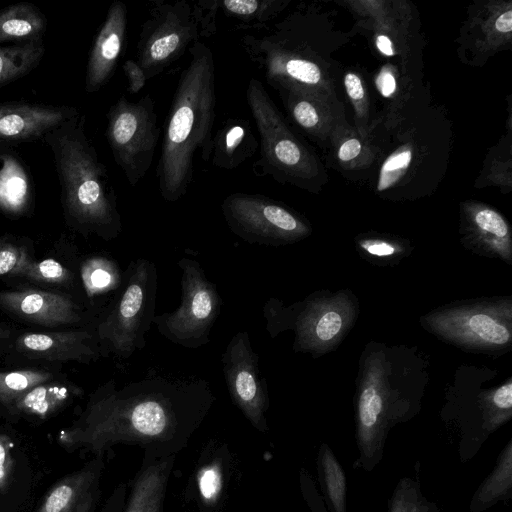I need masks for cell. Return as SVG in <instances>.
<instances>
[{
    "label": "cell",
    "mask_w": 512,
    "mask_h": 512,
    "mask_svg": "<svg viewBox=\"0 0 512 512\" xmlns=\"http://www.w3.org/2000/svg\"><path fill=\"white\" fill-rule=\"evenodd\" d=\"M216 396L202 378L153 374L118 386L113 379L89 395L84 409L56 440L72 453L103 455L117 444L137 445L145 456L176 455L209 413Z\"/></svg>",
    "instance_id": "cell-1"
},
{
    "label": "cell",
    "mask_w": 512,
    "mask_h": 512,
    "mask_svg": "<svg viewBox=\"0 0 512 512\" xmlns=\"http://www.w3.org/2000/svg\"><path fill=\"white\" fill-rule=\"evenodd\" d=\"M190 61L181 72L164 125L157 165L160 195L167 202L183 198L193 179L194 155L210 160L216 116L215 62L201 41L188 49Z\"/></svg>",
    "instance_id": "cell-2"
},
{
    "label": "cell",
    "mask_w": 512,
    "mask_h": 512,
    "mask_svg": "<svg viewBox=\"0 0 512 512\" xmlns=\"http://www.w3.org/2000/svg\"><path fill=\"white\" fill-rule=\"evenodd\" d=\"M86 117L79 111L47 132L61 188L67 225L84 236L106 241L122 232L117 196L106 166L86 134Z\"/></svg>",
    "instance_id": "cell-3"
},
{
    "label": "cell",
    "mask_w": 512,
    "mask_h": 512,
    "mask_svg": "<svg viewBox=\"0 0 512 512\" xmlns=\"http://www.w3.org/2000/svg\"><path fill=\"white\" fill-rule=\"evenodd\" d=\"M157 267L146 258L130 261L114 297L96 325L103 355L127 359L146 345L156 315Z\"/></svg>",
    "instance_id": "cell-4"
},
{
    "label": "cell",
    "mask_w": 512,
    "mask_h": 512,
    "mask_svg": "<svg viewBox=\"0 0 512 512\" xmlns=\"http://www.w3.org/2000/svg\"><path fill=\"white\" fill-rule=\"evenodd\" d=\"M246 100L259 134V157L253 163L258 177L268 176L280 184L312 189L318 173L313 154L292 131L262 82L251 78Z\"/></svg>",
    "instance_id": "cell-5"
},
{
    "label": "cell",
    "mask_w": 512,
    "mask_h": 512,
    "mask_svg": "<svg viewBox=\"0 0 512 512\" xmlns=\"http://www.w3.org/2000/svg\"><path fill=\"white\" fill-rule=\"evenodd\" d=\"M177 264L181 269V303L172 312L155 315L153 324L170 342L197 349L210 341L223 300L197 260L182 257Z\"/></svg>",
    "instance_id": "cell-6"
},
{
    "label": "cell",
    "mask_w": 512,
    "mask_h": 512,
    "mask_svg": "<svg viewBox=\"0 0 512 512\" xmlns=\"http://www.w3.org/2000/svg\"><path fill=\"white\" fill-rule=\"evenodd\" d=\"M160 132L155 101L149 94L136 102L122 95L109 108L106 138L130 186H136L150 169Z\"/></svg>",
    "instance_id": "cell-7"
},
{
    "label": "cell",
    "mask_w": 512,
    "mask_h": 512,
    "mask_svg": "<svg viewBox=\"0 0 512 512\" xmlns=\"http://www.w3.org/2000/svg\"><path fill=\"white\" fill-rule=\"evenodd\" d=\"M200 36L193 4L156 1L141 26L134 60L151 80L181 59Z\"/></svg>",
    "instance_id": "cell-8"
},
{
    "label": "cell",
    "mask_w": 512,
    "mask_h": 512,
    "mask_svg": "<svg viewBox=\"0 0 512 512\" xmlns=\"http://www.w3.org/2000/svg\"><path fill=\"white\" fill-rule=\"evenodd\" d=\"M221 210L231 232L249 244L282 246L310 232L298 214L262 194L231 193L224 198Z\"/></svg>",
    "instance_id": "cell-9"
},
{
    "label": "cell",
    "mask_w": 512,
    "mask_h": 512,
    "mask_svg": "<svg viewBox=\"0 0 512 512\" xmlns=\"http://www.w3.org/2000/svg\"><path fill=\"white\" fill-rule=\"evenodd\" d=\"M259 355L253 350L247 331L233 335L221 362L227 390L235 406L251 425L267 431L265 413L269 407L268 386L259 367Z\"/></svg>",
    "instance_id": "cell-10"
},
{
    "label": "cell",
    "mask_w": 512,
    "mask_h": 512,
    "mask_svg": "<svg viewBox=\"0 0 512 512\" xmlns=\"http://www.w3.org/2000/svg\"><path fill=\"white\" fill-rule=\"evenodd\" d=\"M8 350L21 359L61 364L90 363L103 355L96 328L30 331L14 336Z\"/></svg>",
    "instance_id": "cell-11"
},
{
    "label": "cell",
    "mask_w": 512,
    "mask_h": 512,
    "mask_svg": "<svg viewBox=\"0 0 512 512\" xmlns=\"http://www.w3.org/2000/svg\"><path fill=\"white\" fill-rule=\"evenodd\" d=\"M38 480L23 439L12 427L0 426V512H27Z\"/></svg>",
    "instance_id": "cell-12"
},
{
    "label": "cell",
    "mask_w": 512,
    "mask_h": 512,
    "mask_svg": "<svg viewBox=\"0 0 512 512\" xmlns=\"http://www.w3.org/2000/svg\"><path fill=\"white\" fill-rule=\"evenodd\" d=\"M434 331L450 341L472 348H503L510 344L511 327L496 309H453L430 320Z\"/></svg>",
    "instance_id": "cell-13"
},
{
    "label": "cell",
    "mask_w": 512,
    "mask_h": 512,
    "mask_svg": "<svg viewBox=\"0 0 512 512\" xmlns=\"http://www.w3.org/2000/svg\"><path fill=\"white\" fill-rule=\"evenodd\" d=\"M0 309L24 322L47 328L78 326L85 320L73 298L49 290H1Z\"/></svg>",
    "instance_id": "cell-14"
},
{
    "label": "cell",
    "mask_w": 512,
    "mask_h": 512,
    "mask_svg": "<svg viewBox=\"0 0 512 512\" xmlns=\"http://www.w3.org/2000/svg\"><path fill=\"white\" fill-rule=\"evenodd\" d=\"M104 471L102 455L56 480L39 500L34 512H95Z\"/></svg>",
    "instance_id": "cell-15"
},
{
    "label": "cell",
    "mask_w": 512,
    "mask_h": 512,
    "mask_svg": "<svg viewBox=\"0 0 512 512\" xmlns=\"http://www.w3.org/2000/svg\"><path fill=\"white\" fill-rule=\"evenodd\" d=\"M127 39V7L114 0L95 37L86 68L85 90L94 93L105 86L115 73Z\"/></svg>",
    "instance_id": "cell-16"
},
{
    "label": "cell",
    "mask_w": 512,
    "mask_h": 512,
    "mask_svg": "<svg viewBox=\"0 0 512 512\" xmlns=\"http://www.w3.org/2000/svg\"><path fill=\"white\" fill-rule=\"evenodd\" d=\"M78 112L70 106H51L28 102L0 105V139L29 141L42 138Z\"/></svg>",
    "instance_id": "cell-17"
},
{
    "label": "cell",
    "mask_w": 512,
    "mask_h": 512,
    "mask_svg": "<svg viewBox=\"0 0 512 512\" xmlns=\"http://www.w3.org/2000/svg\"><path fill=\"white\" fill-rule=\"evenodd\" d=\"M83 392L80 386L61 375L26 392L9 408L4 418L9 422L46 421L69 407Z\"/></svg>",
    "instance_id": "cell-18"
},
{
    "label": "cell",
    "mask_w": 512,
    "mask_h": 512,
    "mask_svg": "<svg viewBox=\"0 0 512 512\" xmlns=\"http://www.w3.org/2000/svg\"><path fill=\"white\" fill-rule=\"evenodd\" d=\"M259 141L248 119L229 117L213 134L210 160L219 169L234 170L255 155Z\"/></svg>",
    "instance_id": "cell-19"
},
{
    "label": "cell",
    "mask_w": 512,
    "mask_h": 512,
    "mask_svg": "<svg viewBox=\"0 0 512 512\" xmlns=\"http://www.w3.org/2000/svg\"><path fill=\"white\" fill-rule=\"evenodd\" d=\"M176 455L145 456L123 512H162L164 496Z\"/></svg>",
    "instance_id": "cell-20"
},
{
    "label": "cell",
    "mask_w": 512,
    "mask_h": 512,
    "mask_svg": "<svg viewBox=\"0 0 512 512\" xmlns=\"http://www.w3.org/2000/svg\"><path fill=\"white\" fill-rule=\"evenodd\" d=\"M228 450L208 447L201 456L194 476L199 512H220L228 495Z\"/></svg>",
    "instance_id": "cell-21"
},
{
    "label": "cell",
    "mask_w": 512,
    "mask_h": 512,
    "mask_svg": "<svg viewBox=\"0 0 512 512\" xmlns=\"http://www.w3.org/2000/svg\"><path fill=\"white\" fill-rule=\"evenodd\" d=\"M34 186L29 171L12 151L0 150V211L19 217L32 207Z\"/></svg>",
    "instance_id": "cell-22"
},
{
    "label": "cell",
    "mask_w": 512,
    "mask_h": 512,
    "mask_svg": "<svg viewBox=\"0 0 512 512\" xmlns=\"http://www.w3.org/2000/svg\"><path fill=\"white\" fill-rule=\"evenodd\" d=\"M472 243L481 251L511 260V232L506 220L494 209L474 205L467 213Z\"/></svg>",
    "instance_id": "cell-23"
},
{
    "label": "cell",
    "mask_w": 512,
    "mask_h": 512,
    "mask_svg": "<svg viewBox=\"0 0 512 512\" xmlns=\"http://www.w3.org/2000/svg\"><path fill=\"white\" fill-rule=\"evenodd\" d=\"M46 27L45 15L31 3L20 2L0 11V43L39 42Z\"/></svg>",
    "instance_id": "cell-24"
},
{
    "label": "cell",
    "mask_w": 512,
    "mask_h": 512,
    "mask_svg": "<svg viewBox=\"0 0 512 512\" xmlns=\"http://www.w3.org/2000/svg\"><path fill=\"white\" fill-rule=\"evenodd\" d=\"M288 3L284 0H223L220 2V9L226 17L237 20L241 28L259 32L269 27V22Z\"/></svg>",
    "instance_id": "cell-25"
},
{
    "label": "cell",
    "mask_w": 512,
    "mask_h": 512,
    "mask_svg": "<svg viewBox=\"0 0 512 512\" xmlns=\"http://www.w3.org/2000/svg\"><path fill=\"white\" fill-rule=\"evenodd\" d=\"M60 376L61 374L56 369L48 368L0 371V415L4 417L9 408L21 396L38 384Z\"/></svg>",
    "instance_id": "cell-26"
},
{
    "label": "cell",
    "mask_w": 512,
    "mask_h": 512,
    "mask_svg": "<svg viewBox=\"0 0 512 512\" xmlns=\"http://www.w3.org/2000/svg\"><path fill=\"white\" fill-rule=\"evenodd\" d=\"M44 51L42 41L0 46V86L33 70L42 59Z\"/></svg>",
    "instance_id": "cell-27"
},
{
    "label": "cell",
    "mask_w": 512,
    "mask_h": 512,
    "mask_svg": "<svg viewBox=\"0 0 512 512\" xmlns=\"http://www.w3.org/2000/svg\"><path fill=\"white\" fill-rule=\"evenodd\" d=\"M121 277L117 265L103 257L90 258L81 267L83 287L90 297L116 290Z\"/></svg>",
    "instance_id": "cell-28"
},
{
    "label": "cell",
    "mask_w": 512,
    "mask_h": 512,
    "mask_svg": "<svg viewBox=\"0 0 512 512\" xmlns=\"http://www.w3.org/2000/svg\"><path fill=\"white\" fill-rule=\"evenodd\" d=\"M11 277H20L32 282L48 285H66L73 281V273L53 258L35 261L32 258L23 263Z\"/></svg>",
    "instance_id": "cell-29"
},
{
    "label": "cell",
    "mask_w": 512,
    "mask_h": 512,
    "mask_svg": "<svg viewBox=\"0 0 512 512\" xmlns=\"http://www.w3.org/2000/svg\"><path fill=\"white\" fill-rule=\"evenodd\" d=\"M31 258L26 244L13 238L0 237V277L12 276L23 263Z\"/></svg>",
    "instance_id": "cell-30"
},
{
    "label": "cell",
    "mask_w": 512,
    "mask_h": 512,
    "mask_svg": "<svg viewBox=\"0 0 512 512\" xmlns=\"http://www.w3.org/2000/svg\"><path fill=\"white\" fill-rule=\"evenodd\" d=\"M367 384L361 391L359 400V415L361 423L366 427L373 426L380 414L383 400L373 382Z\"/></svg>",
    "instance_id": "cell-31"
},
{
    "label": "cell",
    "mask_w": 512,
    "mask_h": 512,
    "mask_svg": "<svg viewBox=\"0 0 512 512\" xmlns=\"http://www.w3.org/2000/svg\"><path fill=\"white\" fill-rule=\"evenodd\" d=\"M219 0H201L193 3L202 37H210L217 31L216 16L220 9Z\"/></svg>",
    "instance_id": "cell-32"
},
{
    "label": "cell",
    "mask_w": 512,
    "mask_h": 512,
    "mask_svg": "<svg viewBox=\"0 0 512 512\" xmlns=\"http://www.w3.org/2000/svg\"><path fill=\"white\" fill-rule=\"evenodd\" d=\"M123 71L128 81L127 92L131 95L138 93L147 82L143 70L134 59H128L123 64Z\"/></svg>",
    "instance_id": "cell-33"
},
{
    "label": "cell",
    "mask_w": 512,
    "mask_h": 512,
    "mask_svg": "<svg viewBox=\"0 0 512 512\" xmlns=\"http://www.w3.org/2000/svg\"><path fill=\"white\" fill-rule=\"evenodd\" d=\"M344 85L348 96L355 104L357 110H363L366 99L361 78L354 72H348L344 77Z\"/></svg>",
    "instance_id": "cell-34"
},
{
    "label": "cell",
    "mask_w": 512,
    "mask_h": 512,
    "mask_svg": "<svg viewBox=\"0 0 512 512\" xmlns=\"http://www.w3.org/2000/svg\"><path fill=\"white\" fill-rule=\"evenodd\" d=\"M360 245L366 253L377 258L390 257L398 251V248L393 243L379 239L365 240Z\"/></svg>",
    "instance_id": "cell-35"
},
{
    "label": "cell",
    "mask_w": 512,
    "mask_h": 512,
    "mask_svg": "<svg viewBox=\"0 0 512 512\" xmlns=\"http://www.w3.org/2000/svg\"><path fill=\"white\" fill-rule=\"evenodd\" d=\"M362 142L357 138H348L339 146L337 157L340 162L347 163L356 159L362 152Z\"/></svg>",
    "instance_id": "cell-36"
},
{
    "label": "cell",
    "mask_w": 512,
    "mask_h": 512,
    "mask_svg": "<svg viewBox=\"0 0 512 512\" xmlns=\"http://www.w3.org/2000/svg\"><path fill=\"white\" fill-rule=\"evenodd\" d=\"M126 490V485L123 483L115 487L101 512H123L125 507Z\"/></svg>",
    "instance_id": "cell-37"
},
{
    "label": "cell",
    "mask_w": 512,
    "mask_h": 512,
    "mask_svg": "<svg viewBox=\"0 0 512 512\" xmlns=\"http://www.w3.org/2000/svg\"><path fill=\"white\" fill-rule=\"evenodd\" d=\"M493 402L501 409H510L512 407V385L510 380L495 391Z\"/></svg>",
    "instance_id": "cell-38"
},
{
    "label": "cell",
    "mask_w": 512,
    "mask_h": 512,
    "mask_svg": "<svg viewBox=\"0 0 512 512\" xmlns=\"http://www.w3.org/2000/svg\"><path fill=\"white\" fill-rule=\"evenodd\" d=\"M377 85L383 96H391L396 90L394 75L390 71H382L378 76Z\"/></svg>",
    "instance_id": "cell-39"
},
{
    "label": "cell",
    "mask_w": 512,
    "mask_h": 512,
    "mask_svg": "<svg viewBox=\"0 0 512 512\" xmlns=\"http://www.w3.org/2000/svg\"><path fill=\"white\" fill-rule=\"evenodd\" d=\"M376 46L377 49L386 56H394V47L393 43L391 42L390 38L387 35L381 34L378 35L376 38Z\"/></svg>",
    "instance_id": "cell-40"
},
{
    "label": "cell",
    "mask_w": 512,
    "mask_h": 512,
    "mask_svg": "<svg viewBox=\"0 0 512 512\" xmlns=\"http://www.w3.org/2000/svg\"><path fill=\"white\" fill-rule=\"evenodd\" d=\"M14 334L10 328L0 323V353L8 349Z\"/></svg>",
    "instance_id": "cell-41"
}]
</instances>
